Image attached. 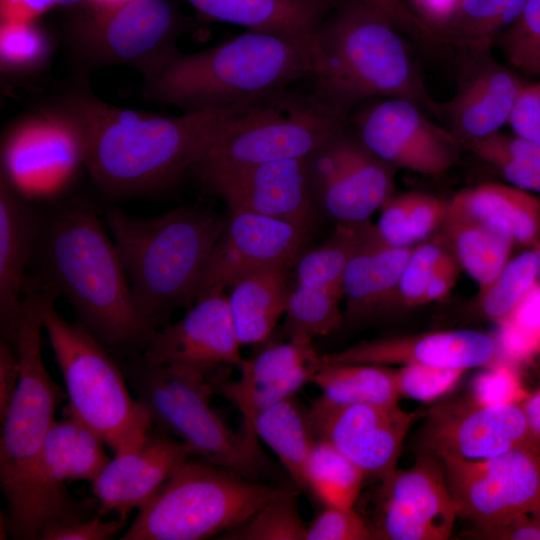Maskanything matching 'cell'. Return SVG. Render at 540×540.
I'll return each instance as SVG.
<instances>
[{"label":"cell","mask_w":540,"mask_h":540,"mask_svg":"<svg viewBox=\"0 0 540 540\" xmlns=\"http://www.w3.org/2000/svg\"><path fill=\"white\" fill-rule=\"evenodd\" d=\"M53 6V0H0L1 22H32Z\"/></svg>","instance_id":"obj_57"},{"label":"cell","mask_w":540,"mask_h":540,"mask_svg":"<svg viewBox=\"0 0 540 540\" xmlns=\"http://www.w3.org/2000/svg\"><path fill=\"white\" fill-rule=\"evenodd\" d=\"M201 182L226 202L229 211L281 219L307 231L313 223L306 158L252 165Z\"/></svg>","instance_id":"obj_21"},{"label":"cell","mask_w":540,"mask_h":540,"mask_svg":"<svg viewBox=\"0 0 540 540\" xmlns=\"http://www.w3.org/2000/svg\"><path fill=\"white\" fill-rule=\"evenodd\" d=\"M83 81L66 91L49 112L75 132L83 164L113 195L172 185L191 172L212 137L247 104L169 117L108 104Z\"/></svg>","instance_id":"obj_1"},{"label":"cell","mask_w":540,"mask_h":540,"mask_svg":"<svg viewBox=\"0 0 540 540\" xmlns=\"http://www.w3.org/2000/svg\"><path fill=\"white\" fill-rule=\"evenodd\" d=\"M226 217L182 207L153 218L112 207L105 226L126 271L135 305L156 328L196 301L199 283Z\"/></svg>","instance_id":"obj_5"},{"label":"cell","mask_w":540,"mask_h":540,"mask_svg":"<svg viewBox=\"0 0 540 540\" xmlns=\"http://www.w3.org/2000/svg\"><path fill=\"white\" fill-rule=\"evenodd\" d=\"M421 109L407 99L385 98L356 116L357 137L394 168L440 176L455 164L461 143Z\"/></svg>","instance_id":"obj_16"},{"label":"cell","mask_w":540,"mask_h":540,"mask_svg":"<svg viewBox=\"0 0 540 540\" xmlns=\"http://www.w3.org/2000/svg\"><path fill=\"white\" fill-rule=\"evenodd\" d=\"M465 145L483 161L495 156L508 157L540 168V145L515 135L497 132Z\"/></svg>","instance_id":"obj_49"},{"label":"cell","mask_w":540,"mask_h":540,"mask_svg":"<svg viewBox=\"0 0 540 540\" xmlns=\"http://www.w3.org/2000/svg\"><path fill=\"white\" fill-rule=\"evenodd\" d=\"M499 39L513 68L540 75V0H527L519 17Z\"/></svg>","instance_id":"obj_42"},{"label":"cell","mask_w":540,"mask_h":540,"mask_svg":"<svg viewBox=\"0 0 540 540\" xmlns=\"http://www.w3.org/2000/svg\"><path fill=\"white\" fill-rule=\"evenodd\" d=\"M126 1L128 0H93L89 8H94V9L109 8V7L124 3Z\"/></svg>","instance_id":"obj_61"},{"label":"cell","mask_w":540,"mask_h":540,"mask_svg":"<svg viewBox=\"0 0 540 540\" xmlns=\"http://www.w3.org/2000/svg\"><path fill=\"white\" fill-rule=\"evenodd\" d=\"M309 415L317 439L331 443L366 478L380 480L397 468L405 437L418 417L399 403L333 405L319 397Z\"/></svg>","instance_id":"obj_15"},{"label":"cell","mask_w":540,"mask_h":540,"mask_svg":"<svg viewBox=\"0 0 540 540\" xmlns=\"http://www.w3.org/2000/svg\"><path fill=\"white\" fill-rule=\"evenodd\" d=\"M471 383L470 396L488 405L521 404L530 391L525 387L519 374L518 365L497 359L482 368Z\"/></svg>","instance_id":"obj_44"},{"label":"cell","mask_w":540,"mask_h":540,"mask_svg":"<svg viewBox=\"0 0 540 540\" xmlns=\"http://www.w3.org/2000/svg\"><path fill=\"white\" fill-rule=\"evenodd\" d=\"M373 539L381 540H445L430 524L402 507L380 500Z\"/></svg>","instance_id":"obj_47"},{"label":"cell","mask_w":540,"mask_h":540,"mask_svg":"<svg viewBox=\"0 0 540 540\" xmlns=\"http://www.w3.org/2000/svg\"><path fill=\"white\" fill-rule=\"evenodd\" d=\"M41 223L34 209L5 179L0 182L1 337L15 342L30 279L26 267L35 254Z\"/></svg>","instance_id":"obj_25"},{"label":"cell","mask_w":540,"mask_h":540,"mask_svg":"<svg viewBox=\"0 0 540 540\" xmlns=\"http://www.w3.org/2000/svg\"><path fill=\"white\" fill-rule=\"evenodd\" d=\"M373 531L353 508L325 506L306 527L305 540H370Z\"/></svg>","instance_id":"obj_46"},{"label":"cell","mask_w":540,"mask_h":540,"mask_svg":"<svg viewBox=\"0 0 540 540\" xmlns=\"http://www.w3.org/2000/svg\"><path fill=\"white\" fill-rule=\"evenodd\" d=\"M531 516L537 521L540 525V505L531 513Z\"/></svg>","instance_id":"obj_63"},{"label":"cell","mask_w":540,"mask_h":540,"mask_svg":"<svg viewBox=\"0 0 540 540\" xmlns=\"http://www.w3.org/2000/svg\"><path fill=\"white\" fill-rule=\"evenodd\" d=\"M312 38L247 30L200 52L178 50L144 76L143 95L184 113L252 103L311 76Z\"/></svg>","instance_id":"obj_3"},{"label":"cell","mask_w":540,"mask_h":540,"mask_svg":"<svg viewBox=\"0 0 540 540\" xmlns=\"http://www.w3.org/2000/svg\"><path fill=\"white\" fill-rule=\"evenodd\" d=\"M367 5L387 17L397 28H411L425 35L427 31L413 14L407 0H363Z\"/></svg>","instance_id":"obj_58"},{"label":"cell","mask_w":540,"mask_h":540,"mask_svg":"<svg viewBox=\"0 0 540 540\" xmlns=\"http://www.w3.org/2000/svg\"><path fill=\"white\" fill-rule=\"evenodd\" d=\"M307 232L281 219L230 211L205 265L196 300L225 292L255 270L290 265L297 259Z\"/></svg>","instance_id":"obj_18"},{"label":"cell","mask_w":540,"mask_h":540,"mask_svg":"<svg viewBox=\"0 0 540 540\" xmlns=\"http://www.w3.org/2000/svg\"><path fill=\"white\" fill-rule=\"evenodd\" d=\"M499 358L496 336L465 329L381 337L320 356L321 363L418 364L466 371Z\"/></svg>","instance_id":"obj_22"},{"label":"cell","mask_w":540,"mask_h":540,"mask_svg":"<svg viewBox=\"0 0 540 540\" xmlns=\"http://www.w3.org/2000/svg\"><path fill=\"white\" fill-rule=\"evenodd\" d=\"M396 29L363 0H341L312 38L314 92L346 114L370 97L407 99L440 113Z\"/></svg>","instance_id":"obj_4"},{"label":"cell","mask_w":540,"mask_h":540,"mask_svg":"<svg viewBox=\"0 0 540 540\" xmlns=\"http://www.w3.org/2000/svg\"><path fill=\"white\" fill-rule=\"evenodd\" d=\"M535 251L509 260L492 283L480 292L479 309L484 318L498 324L537 284Z\"/></svg>","instance_id":"obj_40"},{"label":"cell","mask_w":540,"mask_h":540,"mask_svg":"<svg viewBox=\"0 0 540 540\" xmlns=\"http://www.w3.org/2000/svg\"><path fill=\"white\" fill-rule=\"evenodd\" d=\"M127 517L118 516L110 521L100 517L68 524H52L41 533V540H108L124 527Z\"/></svg>","instance_id":"obj_51"},{"label":"cell","mask_w":540,"mask_h":540,"mask_svg":"<svg viewBox=\"0 0 540 540\" xmlns=\"http://www.w3.org/2000/svg\"><path fill=\"white\" fill-rule=\"evenodd\" d=\"M459 264L448 254L433 273L422 295L419 305L438 301L446 297L456 283Z\"/></svg>","instance_id":"obj_56"},{"label":"cell","mask_w":540,"mask_h":540,"mask_svg":"<svg viewBox=\"0 0 540 540\" xmlns=\"http://www.w3.org/2000/svg\"><path fill=\"white\" fill-rule=\"evenodd\" d=\"M306 491L324 506L353 508L366 478L343 453L317 439L304 469Z\"/></svg>","instance_id":"obj_35"},{"label":"cell","mask_w":540,"mask_h":540,"mask_svg":"<svg viewBox=\"0 0 540 540\" xmlns=\"http://www.w3.org/2000/svg\"><path fill=\"white\" fill-rule=\"evenodd\" d=\"M490 218L508 223L515 242L536 243L540 233V199L511 184L484 183L458 192L448 202L445 220Z\"/></svg>","instance_id":"obj_30"},{"label":"cell","mask_w":540,"mask_h":540,"mask_svg":"<svg viewBox=\"0 0 540 540\" xmlns=\"http://www.w3.org/2000/svg\"><path fill=\"white\" fill-rule=\"evenodd\" d=\"M527 0H459L441 38L469 51H489L521 14Z\"/></svg>","instance_id":"obj_34"},{"label":"cell","mask_w":540,"mask_h":540,"mask_svg":"<svg viewBox=\"0 0 540 540\" xmlns=\"http://www.w3.org/2000/svg\"><path fill=\"white\" fill-rule=\"evenodd\" d=\"M191 457L193 452L186 443L153 425L138 446L114 455L92 482L99 515L115 512L127 517Z\"/></svg>","instance_id":"obj_23"},{"label":"cell","mask_w":540,"mask_h":540,"mask_svg":"<svg viewBox=\"0 0 540 540\" xmlns=\"http://www.w3.org/2000/svg\"><path fill=\"white\" fill-rule=\"evenodd\" d=\"M409 204V193H403L390 196L380 208L381 213L374 228L385 244L394 247H411L413 244L408 225Z\"/></svg>","instance_id":"obj_50"},{"label":"cell","mask_w":540,"mask_h":540,"mask_svg":"<svg viewBox=\"0 0 540 540\" xmlns=\"http://www.w3.org/2000/svg\"><path fill=\"white\" fill-rule=\"evenodd\" d=\"M465 372L466 370L456 368L401 365L395 369V383L400 399L430 403L452 391Z\"/></svg>","instance_id":"obj_43"},{"label":"cell","mask_w":540,"mask_h":540,"mask_svg":"<svg viewBox=\"0 0 540 540\" xmlns=\"http://www.w3.org/2000/svg\"><path fill=\"white\" fill-rule=\"evenodd\" d=\"M105 225L90 209L65 207L41 225L37 241L44 285L63 295L79 324L106 348H146L157 330L138 310Z\"/></svg>","instance_id":"obj_2"},{"label":"cell","mask_w":540,"mask_h":540,"mask_svg":"<svg viewBox=\"0 0 540 540\" xmlns=\"http://www.w3.org/2000/svg\"><path fill=\"white\" fill-rule=\"evenodd\" d=\"M228 298L216 292L198 300L177 322L157 329L142 360L206 377L216 385L242 360Z\"/></svg>","instance_id":"obj_14"},{"label":"cell","mask_w":540,"mask_h":540,"mask_svg":"<svg viewBox=\"0 0 540 540\" xmlns=\"http://www.w3.org/2000/svg\"><path fill=\"white\" fill-rule=\"evenodd\" d=\"M409 233L412 243L428 237L444 222L448 202L426 193L409 192Z\"/></svg>","instance_id":"obj_53"},{"label":"cell","mask_w":540,"mask_h":540,"mask_svg":"<svg viewBox=\"0 0 540 540\" xmlns=\"http://www.w3.org/2000/svg\"><path fill=\"white\" fill-rule=\"evenodd\" d=\"M42 287V325L64 379L69 415L100 435L114 455L135 448L153 426L149 414L107 348L81 324L65 320L54 307L57 294Z\"/></svg>","instance_id":"obj_7"},{"label":"cell","mask_w":540,"mask_h":540,"mask_svg":"<svg viewBox=\"0 0 540 540\" xmlns=\"http://www.w3.org/2000/svg\"><path fill=\"white\" fill-rule=\"evenodd\" d=\"M419 440L420 452L467 460L540 441L531 432L521 405H488L470 395L432 406Z\"/></svg>","instance_id":"obj_17"},{"label":"cell","mask_w":540,"mask_h":540,"mask_svg":"<svg viewBox=\"0 0 540 540\" xmlns=\"http://www.w3.org/2000/svg\"><path fill=\"white\" fill-rule=\"evenodd\" d=\"M347 117L315 92L286 88L235 114L212 137L191 172L202 181L252 165L306 158L344 127Z\"/></svg>","instance_id":"obj_8"},{"label":"cell","mask_w":540,"mask_h":540,"mask_svg":"<svg viewBox=\"0 0 540 540\" xmlns=\"http://www.w3.org/2000/svg\"><path fill=\"white\" fill-rule=\"evenodd\" d=\"M508 124L515 136L540 145V83L523 85Z\"/></svg>","instance_id":"obj_52"},{"label":"cell","mask_w":540,"mask_h":540,"mask_svg":"<svg viewBox=\"0 0 540 540\" xmlns=\"http://www.w3.org/2000/svg\"><path fill=\"white\" fill-rule=\"evenodd\" d=\"M52 44L32 22H1L0 60L7 72L27 73L40 68L49 59Z\"/></svg>","instance_id":"obj_41"},{"label":"cell","mask_w":540,"mask_h":540,"mask_svg":"<svg viewBox=\"0 0 540 540\" xmlns=\"http://www.w3.org/2000/svg\"><path fill=\"white\" fill-rule=\"evenodd\" d=\"M55 5L65 7L91 6L93 0H53Z\"/></svg>","instance_id":"obj_60"},{"label":"cell","mask_w":540,"mask_h":540,"mask_svg":"<svg viewBox=\"0 0 540 540\" xmlns=\"http://www.w3.org/2000/svg\"><path fill=\"white\" fill-rule=\"evenodd\" d=\"M79 164L80 142L73 129L51 112L17 126L2 147L1 177L21 196H48L64 187Z\"/></svg>","instance_id":"obj_19"},{"label":"cell","mask_w":540,"mask_h":540,"mask_svg":"<svg viewBox=\"0 0 540 540\" xmlns=\"http://www.w3.org/2000/svg\"><path fill=\"white\" fill-rule=\"evenodd\" d=\"M104 444L100 435L78 421L69 481L93 482L97 478L110 461L105 453Z\"/></svg>","instance_id":"obj_48"},{"label":"cell","mask_w":540,"mask_h":540,"mask_svg":"<svg viewBox=\"0 0 540 540\" xmlns=\"http://www.w3.org/2000/svg\"><path fill=\"white\" fill-rule=\"evenodd\" d=\"M299 490L283 489L246 520L217 537L225 540H305L307 525L298 506Z\"/></svg>","instance_id":"obj_38"},{"label":"cell","mask_w":540,"mask_h":540,"mask_svg":"<svg viewBox=\"0 0 540 540\" xmlns=\"http://www.w3.org/2000/svg\"><path fill=\"white\" fill-rule=\"evenodd\" d=\"M186 19L174 0H128L90 8L69 29L72 52L87 67L129 65L144 76L178 51Z\"/></svg>","instance_id":"obj_11"},{"label":"cell","mask_w":540,"mask_h":540,"mask_svg":"<svg viewBox=\"0 0 540 540\" xmlns=\"http://www.w3.org/2000/svg\"><path fill=\"white\" fill-rule=\"evenodd\" d=\"M368 225L337 223L328 239L297 260V284L343 294L345 269Z\"/></svg>","instance_id":"obj_36"},{"label":"cell","mask_w":540,"mask_h":540,"mask_svg":"<svg viewBox=\"0 0 540 540\" xmlns=\"http://www.w3.org/2000/svg\"><path fill=\"white\" fill-rule=\"evenodd\" d=\"M20 378V361L14 343L0 341V419L6 415Z\"/></svg>","instance_id":"obj_55"},{"label":"cell","mask_w":540,"mask_h":540,"mask_svg":"<svg viewBox=\"0 0 540 540\" xmlns=\"http://www.w3.org/2000/svg\"><path fill=\"white\" fill-rule=\"evenodd\" d=\"M441 459L458 516L473 527L531 514L540 505V441L483 459Z\"/></svg>","instance_id":"obj_12"},{"label":"cell","mask_w":540,"mask_h":540,"mask_svg":"<svg viewBox=\"0 0 540 540\" xmlns=\"http://www.w3.org/2000/svg\"><path fill=\"white\" fill-rule=\"evenodd\" d=\"M42 298V286L30 280L14 342L20 378L1 420L0 485L8 507L9 532L18 540L40 539L50 524L37 463L63 397L41 355Z\"/></svg>","instance_id":"obj_6"},{"label":"cell","mask_w":540,"mask_h":540,"mask_svg":"<svg viewBox=\"0 0 540 540\" xmlns=\"http://www.w3.org/2000/svg\"><path fill=\"white\" fill-rule=\"evenodd\" d=\"M485 52H475L455 96L440 106L450 131L460 143L490 136L508 124L518 94L525 83Z\"/></svg>","instance_id":"obj_24"},{"label":"cell","mask_w":540,"mask_h":540,"mask_svg":"<svg viewBox=\"0 0 540 540\" xmlns=\"http://www.w3.org/2000/svg\"><path fill=\"white\" fill-rule=\"evenodd\" d=\"M454 258L459 266L486 289L509 261L515 242L508 223L500 218L481 221L445 220Z\"/></svg>","instance_id":"obj_31"},{"label":"cell","mask_w":540,"mask_h":540,"mask_svg":"<svg viewBox=\"0 0 540 540\" xmlns=\"http://www.w3.org/2000/svg\"><path fill=\"white\" fill-rule=\"evenodd\" d=\"M335 6L341 2V0H330Z\"/></svg>","instance_id":"obj_64"},{"label":"cell","mask_w":540,"mask_h":540,"mask_svg":"<svg viewBox=\"0 0 540 540\" xmlns=\"http://www.w3.org/2000/svg\"><path fill=\"white\" fill-rule=\"evenodd\" d=\"M288 264L246 274L230 287V315L240 346L266 342L285 314L291 292Z\"/></svg>","instance_id":"obj_29"},{"label":"cell","mask_w":540,"mask_h":540,"mask_svg":"<svg viewBox=\"0 0 540 540\" xmlns=\"http://www.w3.org/2000/svg\"><path fill=\"white\" fill-rule=\"evenodd\" d=\"M323 401L333 405L399 403L395 369L366 363H321L312 378Z\"/></svg>","instance_id":"obj_33"},{"label":"cell","mask_w":540,"mask_h":540,"mask_svg":"<svg viewBox=\"0 0 540 540\" xmlns=\"http://www.w3.org/2000/svg\"><path fill=\"white\" fill-rule=\"evenodd\" d=\"M534 251H535V254H536V258H537L538 279L540 280V242H537Z\"/></svg>","instance_id":"obj_62"},{"label":"cell","mask_w":540,"mask_h":540,"mask_svg":"<svg viewBox=\"0 0 540 540\" xmlns=\"http://www.w3.org/2000/svg\"><path fill=\"white\" fill-rule=\"evenodd\" d=\"M342 293L297 284L291 289L285 311L284 334L287 340L312 343L340 327Z\"/></svg>","instance_id":"obj_37"},{"label":"cell","mask_w":540,"mask_h":540,"mask_svg":"<svg viewBox=\"0 0 540 540\" xmlns=\"http://www.w3.org/2000/svg\"><path fill=\"white\" fill-rule=\"evenodd\" d=\"M470 536L488 540H540V525L531 514H521L501 523L473 527Z\"/></svg>","instance_id":"obj_54"},{"label":"cell","mask_w":540,"mask_h":540,"mask_svg":"<svg viewBox=\"0 0 540 540\" xmlns=\"http://www.w3.org/2000/svg\"><path fill=\"white\" fill-rule=\"evenodd\" d=\"M132 383L153 425L186 443L193 456L253 480L267 473L260 445L233 431L212 408L213 381L142 360Z\"/></svg>","instance_id":"obj_10"},{"label":"cell","mask_w":540,"mask_h":540,"mask_svg":"<svg viewBox=\"0 0 540 540\" xmlns=\"http://www.w3.org/2000/svg\"><path fill=\"white\" fill-rule=\"evenodd\" d=\"M381 481L380 500L396 504L430 524L445 540L451 536L458 510L441 458L420 452L413 466L396 468Z\"/></svg>","instance_id":"obj_28"},{"label":"cell","mask_w":540,"mask_h":540,"mask_svg":"<svg viewBox=\"0 0 540 540\" xmlns=\"http://www.w3.org/2000/svg\"><path fill=\"white\" fill-rule=\"evenodd\" d=\"M202 16L247 30L311 39L335 5L330 0H187Z\"/></svg>","instance_id":"obj_26"},{"label":"cell","mask_w":540,"mask_h":540,"mask_svg":"<svg viewBox=\"0 0 540 540\" xmlns=\"http://www.w3.org/2000/svg\"><path fill=\"white\" fill-rule=\"evenodd\" d=\"M500 357L516 365L540 355V284L537 283L498 324Z\"/></svg>","instance_id":"obj_39"},{"label":"cell","mask_w":540,"mask_h":540,"mask_svg":"<svg viewBox=\"0 0 540 540\" xmlns=\"http://www.w3.org/2000/svg\"><path fill=\"white\" fill-rule=\"evenodd\" d=\"M533 435L540 439V386L520 404Z\"/></svg>","instance_id":"obj_59"},{"label":"cell","mask_w":540,"mask_h":540,"mask_svg":"<svg viewBox=\"0 0 540 540\" xmlns=\"http://www.w3.org/2000/svg\"><path fill=\"white\" fill-rule=\"evenodd\" d=\"M312 343L291 340L267 344L249 359L236 366L239 378L218 383L215 392L231 402L242 416L241 431L259 445L254 424L263 410L294 396L321 366Z\"/></svg>","instance_id":"obj_20"},{"label":"cell","mask_w":540,"mask_h":540,"mask_svg":"<svg viewBox=\"0 0 540 540\" xmlns=\"http://www.w3.org/2000/svg\"><path fill=\"white\" fill-rule=\"evenodd\" d=\"M411 247H394L382 242L368 225L349 260L342 281L347 314L359 315L393 303Z\"/></svg>","instance_id":"obj_27"},{"label":"cell","mask_w":540,"mask_h":540,"mask_svg":"<svg viewBox=\"0 0 540 540\" xmlns=\"http://www.w3.org/2000/svg\"><path fill=\"white\" fill-rule=\"evenodd\" d=\"M283 489L187 460L142 507L122 540H201L237 526Z\"/></svg>","instance_id":"obj_9"},{"label":"cell","mask_w":540,"mask_h":540,"mask_svg":"<svg viewBox=\"0 0 540 540\" xmlns=\"http://www.w3.org/2000/svg\"><path fill=\"white\" fill-rule=\"evenodd\" d=\"M314 204L338 223L361 224L393 195L394 167L373 154L345 126L306 157Z\"/></svg>","instance_id":"obj_13"},{"label":"cell","mask_w":540,"mask_h":540,"mask_svg":"<svg viewBox=\"0 0 540 540\" xmlns=\"http://www.w3.org/2000/svg\"><path fill=\"white\" fill-rule=\"evenodd\" d=\"M448 254L438 242L412 248L393 302L398 301L406 307L418 306L433 273Z\"/></svg>","instance_id":"obj_45"},{"label":"cell","mask_w":540,"mask_h":540,"mask_svg":"<svg viewBox=\"0 0 540 540\" xmlns=\"http://www.w3.org/2000/svg\"><path fill=\"white\" fill-rule=\"evenodd\" d=\"M255 434L277 456L299 491H306L304 469L317 440L309 408L291 396L263 410Z\"/></svg>","instance_id":"obj_32"}]
</instances>
